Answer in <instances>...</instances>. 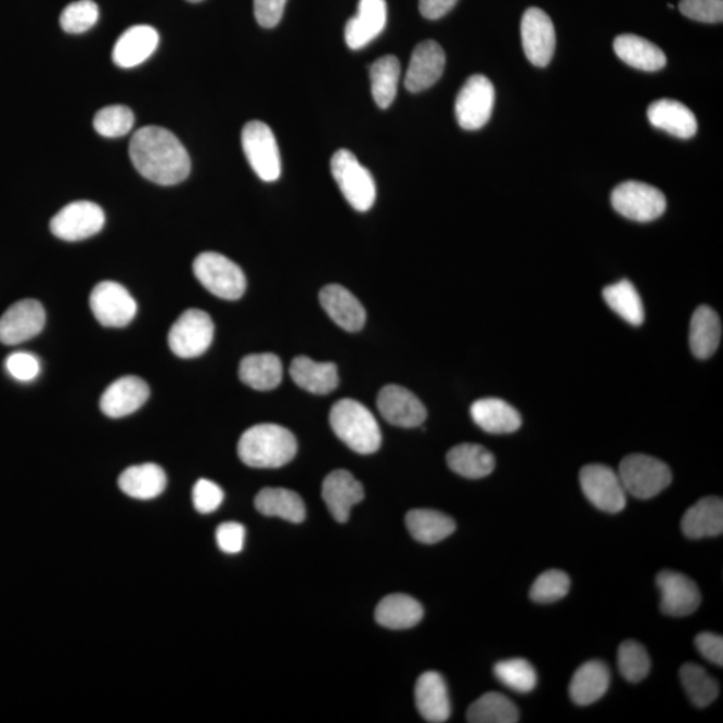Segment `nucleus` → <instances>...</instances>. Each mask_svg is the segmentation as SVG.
I'll list each match as a JSON object with an SVG mask.
<instances>
[{
  "instance_id": "obj_17",
  "label": "nucleus",
  "mask_w": 723,
  "mask_h": 723,
  "mask_svg": "<svg viewBox=\"0 0 723 723\" xmlns=\"http://www.w3.org/2000/svg\"><path fill=\"white\" fill-rule=\"evenodd\" d=\"M377 405L387 423L400 428H417L425 423L428 412L412 391L398 385H387L379 391Z\"/></svg>"
},
{
  "instance_id": "obj_44",
  "label": "nucleus",
  "mask_w": 723,
  "mask_h": 723,
  "mask_svg": "<svg viewBox=\"0 0 723 723\" xmlns=\"http://www.w3.org/2000/svg\"><path fill=\"white\" fill-rule=\"evenodd\" d=\"M134 114L127 106H106L95 114L94 129L107 139L128 134L133 129Z\"/></svg>"
},
{
  "instance_id": "obj_3",
  "label": "nucleus",
  "mask_w": 723,
  "mask_h": 723,
  "mask_svg": "<svg viewBox=\"0 0 723 723\" xmlns=\"http://www.w3.org/2000/svg\"><path fill=\"white\" fill-rule=\"evenodd\" d=\"M330 425L341 442L360 454H372L383 443L377 419L363 403L341 400L330 412Z\"/></svg>"
},
{
  "instance_id": "obj_12",
  "label": "nucleus",
  "mask_w": 723,
  "mask_h": 723,
  "mask_svg": "<svg viewBox=\"0 0 723 723\" xmlns=\"http://www.w3.org/2000/svg\"><path fill=\"white\" fill-rule=\"evenodd\" d=\"M105 225L104 209L91 202H74L51 219L50 230L65 242L85 241Z\"/></svg>"
},
{
  "instance_id": "obj_46",
  "label": "nucleus",
  "mask_w": 723,
  "mask_h": 723,
  "mask_svg": "<svg viewBox=\"0 0 723 723\" xmlns=\"http://www.w3.org/2000/svg\"><path fill=\"white\" fill-rule=\"evenodd\" d=\"M569 588L571 580L566 572L560 569H550L534 580L529 596L537 603H554L566 597Z\"/></svg>"
},
{
  "instance_id": "obj_36",
  "label": "nucleus",
  "mask_w": 723,
  "mask_h": 723,
  "mask_svg": "<svg viewBox=\"0 0 723 723\" xmlns=\"http://www.w3.org/2000/svg\"><path fill=\"white\" fill-rule=\"evenodd\" d=\"M242 383L255 390L267 391L275 389L282 383V361L275 354H253L244 358L238 369Z\"/></svg>"
},
{
  "instance_id": "obj_52",
  "label": "nucleus",
  "mask_w": 723,
  "mask_h": 723,
  "mask_svg": "<svg viewBox=\"0 0 723 723\" xmlns=\"http://www.w3.org/2000/svg\"><path fill=\"white\" fill-rule=\"evenodd\" d=\"M698 651L709 662L723 666V637L713 633H701L696 637Z\"/></svg>"
},
{
  "instance_id": "obj_15",
  "label": "nucleus",
  "mask_w": 723,
  "mask_h": 723,
  "mask_svg": "<svg viewBox=\"0 0 723 723\" xmlns=\"http://www.w3.org/2000/svg\"><path fill=\"white\" fill-rule=\"evenodd\" d=\"M46 323L43 306L38 300L23 299L0 317V341L14 346L36 338Z\"/></svg>"
},
{
  "instance_id": "obj_7",
  "label": "nucleus",
  "mask_w": 723,
  "mask_h": 723,
  "mask_svg": "<svg viewBox=\"0 0 723 723\" xmlns=\"http://www.w3.org/2000/svg\"><path fill=\"white\" fill-rule=\"evenodd\" d=\"M242 145L250 168L266 182L281 178L282 159L275 135L269 125L249 121L242 132Z\"/></svg>"
},
{
  "instance_id": "obj_50",
  "label": "nucleus",
  "mask_w": 723,
  "mask_h": 723,
  "mask_svg": "<svg viewBox=\"0 0 723 723\" xmlns=\"http://www.w3.org/2000/svg\"><path fill=\"white\" fill-rule=\"evenodd\" d=\"M219 548L228 555H236L243 551L246 542V528L238 522H224L216 531Z\"/></svg>"
},
{
  "instance_id": "obj_37",
  "label": "nucleus",
  "mask_w": 723,
  "mask_h": 723,
  "mask_svg": "<svg viewBox=\"0 0 723 723\" xmlns=\"http://www.w3.org/2000/svg\"><path fill=\"white\" fill-rule=\"evenodd\" d=\"M406 527L410 534L423 544L440 543L455 531V522L451 517L431 509L410 511Z\"/></svg>"
},
{
  "instance_id": "obj_10",
  "label": "nucleus",
  "mask_w": 723,
  "mask_h": 723,
  "mask_svg": "<svg viewBox=\"0 0 723 723\" xmlns=\"http://www.w3.org/2000/svg\"><path fill=\"white\" fill-rule=\"evenodd\" d=\"M494 99V87L486 76L476 74L461 88L455 100V118L461 128L478 130L486 127L491 119Z\"/></svg>"
},
{
  "instance_id": "obj_1",
  "label": "nucleus",
  "mask_w": 723,
  "mask_h": 723,
  "mask_svg": "<svg viewBox=\"0 0 723 723\" xmlns=\"http://www.w3.org/2000/svg\"><path fill=\"white\" fill-rule=\"evenodd\" d=\"M130 159L145 179L158 185H176L191 173V158L178 137L159 127L137 130L130 141Z\"/></svg>"
},
{
  "instance_id": "obj_11",
  "label": "nucleus",
  "mask_w": 723,
  "mask_h": 723,
  "mask_svg": "<svg viewBox=\"0 0 723 723\" xmlns=\"http://www.w3.org/2000/svg\"><path fill=\"white\" fill-rule=\"evenodd\" d=\"M580 486L590 503L607 514H619L628 503V493L619 475L606 465L584 466L580 472Z\"/></svg>"
},
{
  "instance_id": "obj_48",
  "label": "nucleus",
  "mask_w": 723,
  "mask_h": 723,
  "mask_svg": "<svg viewBox=\"0 0 723 723\" xmlns=\"http://www.w3.org/2000/svg\"><path fill=\"white\" fill-rule=\"evenodd\" d=\"M680 11L693 21L721 23L723 21V0H681Z\"/></svg>"
},
{
  "instance_id": "obj_20",
  "label": "nucleus",
  "mask_w": 723,
  "mask_h": 723,
  "mask_svg": "<svg viewBox=\"0 0 723 723\" xmlns=\"http://www.w3.org/2000/svg\"><path fill=\"white\" fill-rule=\"evenodd\" d=\"M150 386L134 375L122 377L107 387L101 397L102 413L111 418H122L137 412L150 398Z\"/></svg>"
},
{
  "instance_id": "obj_31",
  "label": "nucleus",
  "mask_w": 723,
  "mask_h": 723,
  "mask_svg": "<svg viewBox=\"0 0 723 723\" xmlns=\"http://www.w3.org/2000/svg\"><path fill=\"white\" fill-rule=\"evenodd\" d=\"M118 487L129 498L152 500L158 498L167 488V475L162 466L156 464L130 466L119 476Z\"/></svg>"
},
{
  "instance_id": "obj_2",
  "label": "nucleus",
  "mask_w": 723,
  "mask_h": 723,
  "mask_svg": "<svg viewBox=\"0 0 723 723\" xmlns=\"http://www.w3.org/2000/svg\"><path fill=\"white\" fill-rule=\"evenodd\" d=\"M298 442L292 431L275 424H260L243 432L237 453L244 464L256 469H276L292 463Z\"/></svg>"
},
{
  "instance_id": "obj_32",
  "label": "nucleus",
  "mask_w": 723,
  "mask_h": 723,
  "mask_svg": "<svg viewBox=\"0 0 723 723\" xmlns=\"http://www.w3.org/2000/svg\"><path fill=\"white\" fill-rule=\"evenodd\" d=\"M722 323L719 314L709 306L698 307L690 322V349L698 360H708L719 349Z\"/></svg>"
},
{
  "instance_id": "obj_26",
  "label": "nucleus",
  "mask_w": 723,
  "mask_h": 723,
  "mask_svg": "<svg viewBox=\"0 0 723 723\" xmlns=\"http://www.w3.org/2000/svg\"><path fill=\"white\" fill-rule=\"evenodd\" d=\"M472 419L478 428L491 435H509L520 429L521 415L500 398H482L470 408Z\"/></svg>"
},
{
  "instance_id": "obj_51",
  "label": "nucleus",
  "mask_w": 723,
  "mask_h": 723,
  "mask_svg": "<svg viewBox=\"0 0 723 723\" xmlns=\"http://www.w3.org/2000/svg\"><path fill=\"white\" fill-rule=\"evenodd\" d=\"M287 0H254L255 18L261 27L272 28L281 23Z\"/></svg>"
},
{
  "instance_id": "obj_14",
  "label": "nucleus",
  "mask_w": 723,
  "mask_h": 723,
  "mask_svg": "<svg viewBox=\"0 0 723 723\" xmlns=\"http://www.w3.org/2000/svg\"><path fill=\"white\" fill-rule=\"evenodd\" d=\"M521 41L524 53L532 65L545 67L550 65L556 48L554 23L543 10L531 8L521 20Z\"/></svg>"
},
{
  "instance_id": "obj_4",
  "label": "nucleus",
  "mask_w": 723,
  "mask_h": 723,
  "mask_svg": "<svg viewBox=\"0 0 723 723\" xmlns=\"http://www.w3.org/2000/svg\"><path fill=\"white\" fill-rule=\"evenodd\" d=\"M618 475L625 493L641 500L658 496L673 481L669 466L646 454L628 455L620 463Z\"/></svg>"
},
{
  "instance_id": "obj_33",
  "label": "nucleus",
  "mask_w": 723,
  "mask_h": 723,
  "mask_svg": "<svg viewBox=\"0 0 723 723\" xmlns=\"http://www.w3.org/2000/svg\"><path fill=\"white\" fill-rule=\"evenodd\" d=\"M424 618V607L414 597L395 594L384 597L375 610V619L390 630H408Z\"/></svg>"
},
{
  "instance_id": "obj_24",
  "label": "nucleus",
  "mask_w": 723,
  "mask_h": 723,
  "mask_svg": "<svg viewBox=\"0 0 723 723\" xmlns=\"http://www.w3.org/2000/svg\"><path fill=\"white\" fill-rule=\"evenodd\" d=\"M415 705L425 721L442 723L451 719V698L441 674L428 671L419 676L415 685Z\"/></svg>"
},
{
  "instance_id": "obj_23",
  "label": "nucleus",
  "mask_w": 723,
  "mask_h": 723,
  "mask_svg": "<svg viewBox=\"0 0 723 723\" xmlns=\"http://www.w3.org/2000/svg\"><path fill=\"white\" fill-rule=\"evenodd\" d=\"M158 42L159 36L155 27L147 25L129 27L114 44L113 62L121 68L144 64L155 53Z\"/></svg>"
},
{
  "instance_id": "obj_47",
  "label": "nucleus",
  "mask_w": 723,
  "mask_h": 723,
  "mask_svg": "<svg viewBox=\"0 0 723 723\" xmlns=\"http://www.w3.org/2000/svg\"><path fill=\"white\" fill-rule=\"evenodd\" d=\"M192 500L197 512H201L203 515H209L218 511L219 506L223 504L224 492L218 483L202 478L193 487Z\"/></svg>"
},
{
  "instance_id": "obj_16",
  "label": "nucleus",
  "mask_w": 723,
  "mask_h": 723,
  "mask_svg": "<svg viewBox=\"0 0 723 723\" xmlns=\"http://www.w3.org/2000/svg\"><path fill=\"white\" fill-rule=\"evenodd\" d=\"M657 585L662 596L660 610L669 617H687L701 605L702 596L697 584L683 573L664 569L658 573Z\"/></svg>"
},
{
  "instance_id": "obj_8",
  "label": "nucleus",
  "mask_w": 723,
  "mask_h": 723,
  "mask_svg": "<svg viewBox=\"0 0 723 723\" xmlns=\"http://www.w3.org/2000/svg\"><path fill=\"white\" fill-rule=\"evenodd\" d=\"M611 204L618 214L637 223L657 220L668 207L658 188L640 181H625L615 188Z\"/></svg>"
},
{
  "instance_id": "obj_34",
  "label": "nucleus",
  "mask_w": 723,
  "mask_h": 723,
  "mask_svg": "<svg viewBox=\"0 0 723 723\" xmlns=\"http://www.w3.org/2000/svg\"><path fill=\"white\" fill-rule=\"evenodd\" d=\"M256 509L261 515L281 517L283 520L299 524L306 519V506L298 493L284 488L261 489L255 499Z\"/></svg>"
},
{
  "instance_id": "obj_13",
  "label": "nucleus",
  "mask_w": 723,
  "mask_h": 723,
  "mask_svg": "<svg viewBox=\"0 0 723 723\" xmlns=\"http://www.w3.org/2000/svg\"><path fill=\"white\" fill-rule=\"evenodd\" d=\"M90 309L102 326H128L137 314V304L128 289L116 282L96 284L90 294Z\"/></svg>"
},
{
  "instance_id": "obj_40",
  "label": "nucleus",
  "mask_w": 723,
  "mask_h": 723,
  "mask_svg": "<svg viewBox=\"0 0 723 723\" xmlns=\"http://www.w3.org/2000/svg\"><path fill=\"white\" fill-rule=\"evenodd\" d=\"M519 716L516 705L500 693L483 694L466 713L470 723H515Z\"/></svg>"
},
{
  "instance_id": "obj_54",
  "label": "nucleus",
  "mask_w": 723,
  "mask_h": 723,
  "mask_svg": "<svg viewBox=\"0 0 723 723\" xmlns=\"http://www.w3.org/2000/svg\"><path fill=\"white\" fill-rule=\"evenodd\" d=\"M188 2H191V3H198V2H203V0H188Z\"/></svg>"
},
{
  "instance_id": "obj_5",
  "label": "nucleus",
  "mask_w": 723,
  "mask_h": 723,
  "mask_svg": "<svg viewBox=\"0 0 723 723\" xmlns=\"http://www.w3.org/2000/svg\"><path fill=\"white\" fill-rule=\"evenodd\" d=\"M197 281L210 294L225 300L241 299L246 293L247 281L241 267L218 253H203L193 261Z\"/></svg>"
},
{
  "instance_id": "obj_35",
  "label": "nucleus",
  "mask_w": 723,
  "mask_h": 723,
  "mask_svg": "<svg viewBox=\"0 0 723 723\" xmlns=\"http://www.w3.org/2000/svg\"><path fill=\"white\" fill-rule=\"evenodd\" d=\"M447 463L454 474L478 480L492 474L496 460L487 448L476 443H461L449 451Z\"/></svg>"
},
{
  "instance_id": "obj_19",
  "label": "nucleus",
  "mask_w": 723,
  "mask_h": 723,
  "mask_svg": "<svg viewBox=\"0 0 723 723\" xmlns=\"http://www.w3.org/2000/svg\"><path fill=\"white\" fill-rule=\"evenodd\" d=\"M322 498L338 522L350 519L351 509L364 498L363 487L350 472L338 469L324 478Z\"/></svg>"
},
{
  "instance_id": "obj_27",
  "label": "nucleus",
  "mask_w": 723,
  "mask_h": 723,
  "mask_svg": "<svg viewBox=\"0 0 723 723\" xmlns=\"http://www.w3.org/2000/svg\"><path fill=\"white\" fill-rule=\"evenodd\" d=\"M681 526L688 539L720 537L723 532L722 499L710 496L699 500L683 515Z\"/></svg>"
},
{
  "instance_id": "obj_6",
  "label": "nucleus",
  "mask_w": 723,
  "mask_h": 723,
  "mask_svg": "<svg viewBox=\"0 0 723 723\" xmlns=\"http://www.w3.org/2000/svg\"><path fill=\"white\" fill-rule=\"evenodd\" d=\"M332 173L339 190L352 208L366 212L377 197L373 175L358 162L354 153L340 150L332 158Z\"/></svg>"
},
{
  "instance_id": "obj_25",
  "label": "nucleus",
  "mask_w": 723,
  "mask_h": 723,
  "mask_svg": "<svg viewBox=\"0 0 723 723\" xmlns=\"http://www.w3.org/2000/svg\"><path fill=\"white\" fill-rule=\"evenodd\" d=\"M648 121L654 128L663 130L679 139L687 140L696 135L698 122L694 113L680 101L659 100L647 111Z\"/></svg>"
},
{
  "instance_id": "obj_41",
  "label": "nucleus",
  "mask_w": 723,
  "mask_h": 723,
  "mask_svg": "<svg viewBox=\"0 0 723 723\" xmlns=\"http://www.w3.org/2000/svg\"><path fill=\"white\" fill-rule=\"evenodd\" d=\"M680 676L683 688L697 708H708L719 697V682L701 666L685 663L680 670Z\"/></svg>"
},
{
  "instance_id": "obj_45",
  "label": "nucleus",
  "mask_w": 723,
  "mask_h": 723,
  "mask_svg": "<svg viewBox=\"0 0 723 723\" xmlns=\"http://www.w3.org/2000/svg\"><path fill=\"white\" fill-rule=\"evenodd\" d=\"M99 18V5L93 0H78L66 5L60 16V23L68 34H82L90 30Z\"/></svg>"
},
{
  "instance_id": "obj_53",
  "label": "nucleus",
  "mask_w": 723,
  "mask_h": 723,
  "mask_svg": "<svg viewBox=\"0 0 723 723\" xmlns=\"http://www.w3.org/2000/svg\"><path fill=\"white\" fill-rule=\"evenodd\" d=\"M459 0H419V11L426 20L442 18L451 11Z\"/></svg>"
},
{
  "instance_id": "obj_21",
  "label": "nucleus",
  "mask_w": 723,
  "mask_h": 723,
  "mask_svg": "<svg viewBox=\"0 0 723 723\" xmlns=\"http://www.w3.org/2000/svg\"><path fill=\"white\" fill-rule=\"evenodd\" d=\"M387 21L386 0H360L356 16L347 22L345 39L352 50L366 48L385 30Z\"/></svg>"
},
{
  "instance_id": "obj_29",
  "label": "nucleus",
  "mask_w": 723,
  "mask_h": 723,
  "mask_svg": "<svg viewBox=\"0 0 723 723\" xmlns=\"http://www.w3.org/2000/svg\"><path fill=\"white\" fill-rule=\"evenodd\" d=\"M610 670L601 660L580 666L569 685V696L574 705L589 706L599 701L610 687Z\"/></svg>"
},
{
  "instance_id": "obj_43",
  "label": "nucleus",
  "mask_w": 723,
  "mask_h": 723,
  "mask_svg": "<svg viewBox=\"0 0 723 723\" xmlns=\"http://www.w3.org/2000/svg\"><path fill=\"white\" fill-rule=\"evenodd\" d=\"M618 666L625 681L637 683L650 673L651 660L641 643L625 641L619 646Z\"/></svg>"
},
{
  "instance_id": "obj_22",
  "label": "nucleus",
  "mask_w": 723,
  "mask_h": 723,
  "mask_svg": "<svg viewBox=\"0 0 723 723\" xmlns=\"http://www.w3.org/2000/svg\"><path fill=\"white\" fill-rule=\"evenodd\" d=\"M319 300L328 317L346 332H360L366 323V311L361 301L339 284L324 287Z\"/></svg>"
},
{
  "instance_id": "obj_42",
  "label": "nucleus",
  "mask_w": 723,
  "mask_h": 723,
  "mask_svg": "<svg viewBox=\"0 0 723 723\" xmlns=\"http://www.w3.org/2000/svg\"><path fill=\"white\" fill-rule=\"evenodd\" d=\"M494 675L504 686L516 693H531L538 685V674L526 659L503 660L494 666Z\"/></svg>"
},
{
  "instance_id": "obj_39",
  "label": "nucleus",
  "mask_w": 723,
  "mask_h": 723,
  "mask_svg": "<svg viewBox=\"0 0 723 723\" xmlns=\"http://www.w3.org/2000/svg\"><path fill=\"white\" fill-rule=\"evenodd\" d=\"M603 298L610 309L633 326L645 322V307L633 283L623 279L603 289Z\"/></svg>"
},
{
  "instance_id": "obj_30",
  "label": "nucleus",
  "mask_w": 723,
  "mask_h": 723,
  "mask_svg": "<svg viewBox=\"0 0 723 723\" xmlns=\"http://www.w3.org/2000/svg\"><path fill=\"white\" fill-rule=\"evenodd\" d=\"M614 50L619 60L637 70L658 72L668 64L666 54L657 44L634 34L615 38Z\"/></svg>"
},
{
  "instance_id": "obj_49",
  "label": "nucleus",
  "mask_w": 723,
  "mask_h": 723,
  "mask_svg": "<svg viewBox=\"0 0 723 723\" xmlns=\"http://www.w3.org/2000/svg\"><path fill=\"white\" fill-rule=\"evenodd\" d=\"M5 369L21 383H30L41 372V363L36 356L28 354V352H14L5 360Z\"/></svg>"
},
{
  "instance_id": "obj_28",
  "label": "nucleus",
  "mask_w": 723,
  "mask_h": 723,
  "mask_svg": "<svg viewBox=\"0 0 723 723\" xmlns=\"http://www.w3.org/2000/svg\"><path fill=\"white\" fill-rule=\"evenodd\" d=\"M294 383L312 395H328L337 389L339 375L337 364L315 362L309 357H298L289 367Z\"/></svg>"
},
{
  "instance_id": "obj_9",
  "label": "nucleus",
  "mask_w": 723,
  "mask_h": 723,
  "mask_svg": "<svg viewBox=\"0 0 723 723\" xmlns=\"http://www.w3.org/2000/svg\"><path fill=\"white\" fill-rule=\"evenodd\" d=\"M215 326L212 319L202 310H186L170 327L168 344L175 356L196 358L212 345Z\"/></svg>"
},
{
  "instance_id": "obj_18",
  "label": "nucleus",
  "mask_w": 723,
  "mask_h": 723,
  "mask_svg": "<svg viewBox=\"0 0 723 723\" xmlns=\"http://www.w3.org/2000/svg\"><path fill=\"white\" fill-rule=\"evenodd\" d=\"M447 56L436 41L421 42L414 49L405 77L410 93H419L440 81L446 70Z\"/></svg>"
},
{
  "instance_id": "obj_38",
  "label": "nucleus",
  "mask_w": 723,
  "mask_h": 723,
  "mask_svg": "<svg viewBox=\"0 0 723 723\" xmlns=\"http://www.w3.org/2000/svg\"><path fill=\"white\" fill-rule=\"evenodd\" d=\"M401 64L395 55H386L370 67L372 94L380 109H387L396 100Z\"/></svg>"
}]
</instances>
